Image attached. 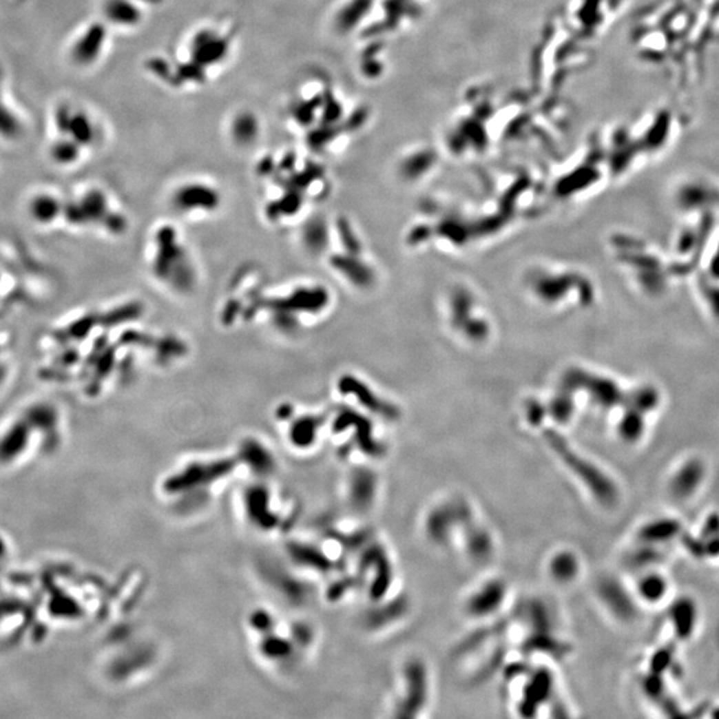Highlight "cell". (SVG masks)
Masks as SVG:
<instances>
[{"label":"cell","mask_w":719,"mask_h":719,"mask_svg":"<svg viewBox=\"0 0 719 719\" xmlns=\"http://www.w3.org/2000/svg\"><path fill=\"white\" fill-rule=\"evenodd\" d=\"M546 439L550 444V446L553 448V450L556 452V455L562 459L565 466L572 473H574V476L583 483V486L586 489H589L593 493V496L596 499L605 503H610L612 501H614L616 499L614 486L612 485L610 479H607L598 468H596L592 462L579 456L572 448H569L566 441L561 436H557L556 433H552V432L548 433Z\"/></svg>","instance_id":"obj_1"},{"label":"cell","mask_w":719,"mask_h":719,"mask_svg":"<svg viewBox=\"0 0 719 719\" xmlns=\"http://www.w3.org/2000/svg\"><path fill=\"white\" fill-rule=\"evenodd\" d=\"M472 509L462 499H450L436 505L425 519V533L437 545L448 543L455 533L472 523Z\"/></svg>","instance_id":"obj_2"},{"label":"cell","mask_w":719,"mask_h":719,"mask_svg":"<svg viewBox=\"0 0 719 719\" xmlns=\"http://www.w3.org/2000/svg\"><path fill=\"white\" fill-rule=\"evenodd\" d=\"M429 699V677L425 665L412 659L405 665L402 673V694L396 706V716L415 718L425 709Z\"/></svg>","instance_id":"obj_3"},{"label":"cell","mask_w":719,"mask_h":719,"mask_svg":"<svg viewBox=\"0 0 719 719\" xmlns=\"http://www.w3.org/2000/svg\"><path fill=\"white\" fill-rule=\"evenodd\" d=\"M34 435L32 425L24 416L14 419L0 433V465H15L24 459L32 445Z\"/></svg>","instance_id":"obj_4"},{"label":"cell","mask_w":719,"mask_h":719,"mask_svg":"<svg viewBox=\"0 0 719 719\" xmlns=\"http://www.w3.org/2000/svg\"><path fill=\"white\" fill-rule=\"evenodd\" d=\"M508 594L502 579H489L472 592L466 599L465 612L472 618H488L496 614L505 603Z\"/></svg>","instance_id":"obj_5"},{"label":"cell","mask_w":719,"mask_h":719,"mask_svg":"<svg viewBox=\"0 0 719 719\" xmlns=\"http://www.w3.org/2000/svg\"><path fill=\"white\" fill-rule=\"evenodd\" d=\"M554 679L548 669H539L528 677V682L522 690L519 710L523 717H533L539 706L549 702L553 693Z\"/></svg>","instance_id":"obj_6"},{"label":"cell","mask_w":719,"mask_h":719,"mask_svg":"<svg viewBox=\"0 0 719 719\" xmlns=\"http://www.w3.org/2000/svg\"><path fill=\"white\" fill-rule=\"evenodd\" d=\"M219 195L215 189L202 184H188L181 187L174 196L175 207L184 211H209L218 207Z\"/></svg>","instance_id":"obj_7"},{"label":"cell","mask_w":719,"mask_h":719,"mask_svg":"<svg viewBox=\"0 0 719 719\" xmlns=\"http://www.w3.org/2000/svg\"><path fill=\"white\" fill-rule=\"evenodd\" d=\"M228 41L219 38L213 31L202 30L192 41V60L200 65H212L225 58Z\"/></svg>","instance_id":"obj_8"},{"label":"cell","mask_w":719,"mask_h":719,"mask_svg":"<svg viewBox=\"0 0 719 719\" xmlns=\"http://www.w3.org/2000/svg\"><path fill=\"white\" fill-rule=\"evenodd\" d=\"M105 37H107V32H105L104 25H101L99 23L90 25L85 30V32L74 44L72 51H71L72 60L79 65L92 64L95 60L98 59V56L101 52Z\"/></svg>","instance_id":"obj_9"},{"label":"cell","mask_w":719,"mask_h":719,"mask_svg":"<svg viewBox=\"0 0 719 719\" xmlns=\"http://www.w3.org/2000/svg\"><path fill=\"white\" fill-rule=\"evenodd\" d=\"M340 388L342 392L355 393L359 397L361 404L375 413H379L381 416L388 417V419H393L397 416V410L392 405L382 402V401H379V399H377V397L369 390V388L366 389L361 382L353 379V377H344L340 382Z\"/></svg>","instance_id":"obj_10"},{"label":"cell","mask_w":719,"mask_h":719,"mask_svg":"<svg viewBox=\"0 0 719 719\" xmlns=\"http://www.w3.org/2000/svg\"><path fill=\"white\" fill-rule=\"evenodd\" d=\"M465 549L468 554L476 561H486L494 550V543L490 533L477 525L469 523L465 529Z\"/></svg>","instance_id":"obj_11"},{"label":"cell","mask_w":719,"mask_h":719,"mask_svg":"<svg viewBox=\"0 0 719 719\" xmlns=\"http://www.w3.org/2000/svg\"><path fill=\"white\" fill-rule=\"evenodd\" d=\"M548 572L557 583H570L579 576V559L567 550L557 552L549 559Z\"/></svg>","instance_id":"obj_12"},{"label":"cell","mask_w":719,"mask_h":719,"mask_svg":"<svg viewBox=\"0 0 719 719\" xmlns=\"http://www.w3.org/2000/svg\"><path fill=\"white\" fill-rule=\"evenodd\" d=\"M408 610V602L405 599H393L390 602L379 601L377 609L373 612L371 617V625L375 629H384L389 626L392 622H396L404 617Z\"/></svg>","instance_id":"obj_13"},{"label":"cell","mask_w":719,"mask_h":719,"mask_svg":"<svg viewBox=\"0 0 719 719\" xmlns=\"http://www.w3.org/2000/svg\"><path fill=\"white\" fill-rule=\"evenodd\" d=\"M104 14L110 21L120 25H134L141 19L139 8L129 0H108Z\"/></svg>","instance_id":"obj_14"},{"label":"cell","mask_w":719,"mask_h":719,"mask_svg":"<svg viewBox=\"0 0 719 719\" xmlns=\"http://www.w3.org/2000/svg\"><path fill=\"white\" fill-rule=\"evenodd\" d=\"M61 212L59 200L50 194L37 195L30 202V213L35 221L41 224H50L56 219Z\"/></svg>","instance_id":"obj_15"},{"label":"cell","mask_w":719,"mask_h":719,"mask_svg":"<svg viewBox=\"0 0 719 719\" xmlns=\"http://www.w3.org/2000/svg\"><path fill=\"white\" fill-rule=\"evenodd\" d=\"M377 477L371 472H361L353 479V499L361 508H369L376 499Z\"/></svg>","instance_id":"obj_16"},{"label":"cell","mask_w":719,"mask_h":719,"mask_svg":"<svg viewBox=\"0 0 719 719\" xmlns=\"http://www.w3.org/2000/svg\"><path fill=\"white\" fill-rule=\"evenodd\" d=\"M259 134V123L255 115L249 112H244L236 116L232 125V135L236 143L241 145L251 144L258 138Z\"/></svg>","instance_id":"obj_17"},{"label":"cell","mask_w":719,"mask_h":719,"mask_svg":"<svg viewBox=\"0 0 719 719\" xmlns=\"http://www.w3.org/2000/svg\"><path fill=\"white\" fill-rule=\"evenodd\" d=\"M23 125L18 116L4 104L1 98V71H0V136L15 140L21 136Z\"/></svg>","instance_id":"obj_18"},{"label":"cell","mask_w":719,"mask_h":719,"mask_svg":"<svg viewBox=\"0 0 719 719\" xmlns=\"http://www.w3.org/2000/svg\"><path fill=\"white\" fill-rule=\"evenodd\" d=\"M67 135L75 140L79 145H87L94 140V127L91 120L88 119L87 115L78 112L72 114V118L68 125Z\"/></svg>","instance_id":"obj_19"},{"label":"cell","mask_w":719,"mask_h":719,"mask_svg":"<svg viewBox=\"0 0 719 719\" xmlns=\"http://www.w3.org/2000/svg\"><path fill=\"white\" fill-rule=\"evenodd\" d=\"M333 264H335V267H337L339 269H341L345 275H348L349 279L355 281V284L368 285L372 281V273H371L369 268L362 265L359 260L355 261V260L352 259L337 258V261L335 260Z\"/></svg>","instance_id":"obj_20"},{"label":"cell","mask_w":719,"mask_h":719,"mask_svg":"<svg viewBox=\"0 0 719 719\" xmlns=\"http://www.w3.org/2000/svg\"><path fill=\"white\" fill-rule=\"evenodd\" d=\"M80 147L81 145L71 138L56 140L51 147V158L58 164H71L79 158Z\"/></svg>","instance_id":"obj_21"},{"label":"cell","mask_w":719,"mask_h":719,"mask_svg":"<svg viewBox=\"0 0 719 719\" xmlns=\"http://www.w3.org/2000/svg\"><path fill=\"white\" fill-rule=\"evenodd\" d=\"M666 590V582L659 576H647L639 583V593L646 601H658Z\"/></svg>","instance_id":"obj_22"},{"label":"cell","mask_w":719,"mask_h":719,"mask_svg":"<svg viewBox=\"0 0 719 719\" xmlns=\"http://www.w3.org/2000/svg\"><path fill=\"white\" fill-rule=\"evenodd\" d=\"M320 98H316V100H311V101H305V103H300L296 107H295V111H293V115L298 121H300V124H309L312 119H313V110H316V107H319Z\"/></svg>","instance_id":"obj_23"},{"label":"cell","mask_w":719,"mask_h":719,"mask_svg":"<svg viewBox=\"0 0 719 719\" xmlns=\"http://www.w3.org/2000/svg\"><path fill=\"white\" fill-rule=\"evenodd\" d=\"M204 67L198 64L196 61L192 60V63H188V64H183L180 65L179 70H178V74H179V79L184 80V81H202L205 78V74H204Z\"/></svg>","instance_id":"obj_24"},{"label":"cell","mask_w":719,"mask_h":719,"mask_svg":"<svg viewBox=\"0 0 719 719\" xmlns=\"http://www.w3.org/2000/svg\"><path fill=\"white\" fill-rule=\"evenodd\" d=\"M71 118H72V112H71V110L67 105H60L59 108L56 110V112H55V124H56V127H58V129H59L61 134L67 135Z\"/></svg>","instance_id":"obj_25"},{"label":"cell","mask_w":719,"mask_h":719,"mask_svg":"<svg viewBox=\"0 0 719 719\" xmlns=\"http://www.w3.org/2000/svg\"><path fill=\"white\" fill-rule=\"evenodd\" d=\"M149 68L159 76H168V64L160 59L151 60L148 63Z\"/></svg>","instance_id":"obj_26"},{"label":"cell","mask_w":719,"mask_h":719,"mask_svg":"<svg viewBox=\"0 0 719 719\" xmlns=\"http://www.w3.org/2000/svg\"><path fill=\"white\" fill-rule=\"evenodd\" d=\"M7 559H8V543L0 536V570L6 565Z\"/></svg>","instance_id":"obj_27"},{"label":"cell","mask_w":719,"mask_h":719,"mask_svg":"<svg viewBox=\"0 0 719 719\" xmlns=\"http://www.w3.org/2000/svg\"><path fill=\"white\" fill-rule=\"evenodd\" d=\"M145 1H151V3H156V1H160V0H145Z\"/></svg>","instance_id":"obj_28"}]
</instances>
